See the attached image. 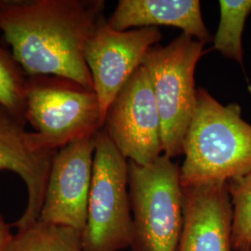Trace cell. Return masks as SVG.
<instances>
[{
  "mask_svg": "<svg viewBox=\"0 0 251 251\" xmlns=\"http://www.w3.org/2000/svg\"><path fill=\"white\" fill-rule=\"evenodd\" d=\"M102 0H0V31L27 75H55L94 90L84 57Z\"/></svg>",
  "mask_w": 251,
  "mask_h": 251,
  "instance_id": "obj_1",
  "label": "cell"
},
{
  "mask_svg": "<svg viewBox=\"0 0 251 251\" xmlns=\"http://www.w3.org/2000/svg\"><path fill=\"white\" fill-rule=\"evenodd\" d=\"M182 187L229 182L251 171V125L236 103L223 105L198 88L183 143Z\"/></svg>",
  "mask_w": 251,
  "mask_h": 251,
  "instance_id": "obj_2",
  "label": "cell"
},
{
  "mask_svg": "<svg viewBox=\"0 0 251 251\" xmlns=\"http://www.w3.org/2000/svg\"><path fill=\"white\" fill-rule=\"evenodd\" d=\"M162 154L148 165L128 161L134 251H178L183 227L179 167Z\"/></svg>",
  "mask_w": 251,
  "mask_h": 251,
  "instance_id": "obj_3",
  "label": "cell"
},
{
  "mask_svg": "<svg viewBox=\"0 0 251 251\" xmlns=\"http://www.w3.org/2000/svg\"><path fill=\"white\" fill-rule=\"evenodd\" d=\"M25 118L37 144L54 152L103 127L95 91L55 75H28Z\"/></svg>",
  "mask_w": 251,
  "mask_h": 251,
  "instance_id": "obj_4",
  "label": "cell"
},
{
  "mask_svg": "<svg viewBox=\"0 0 251 251\" xmlns=\"http://www.w3.org/2000/svg\"><path fill=\"white\" fill-rule=\"evenodd\" d=\"M205 44L181 34L167 46L154 45L142 65L147 70L161 119L164 154H183V143L196 105L195 72Z\"/></svg>",
  "mask_w": 251,
  "mask_h": 251,
  "instance_id": "obj_5",
  "label": "cell"
},
{
  "mask_svg": "<svg viewBox=\"0 0 251 251\" xmlns=\"http://www.w3.org/2000/svg\"><path fill=\"white\" fill-rule=\"evenodd\" d=\"M128 192V161L106 131L96 134L88 215L81 241L84 251H121L133 244Z\"/></svg>",
  "mask_w": 251,
  "mask_h": 251,
  "instance_id": "obj_6",
  "label": "cell"
},
{
  "mask_svg": "<svg viewBox=\"0 0 251 251\" xmlns=\"http://www.w3.org/2000/svg\"><path fill=\"white\" fill-rule=\"evenodd\" d=\"M102 128L128 161L148 165L164 154L161 119L144 65L132 74L108 107Z\"/></svg>",
  "mask_w": 251,
  "mask_h": 251,
  "instance_id": "obj_7",
  "label": "cell"
},
{
  "mask_svg": "<svg viewBox=\"0 0 251 251\" xmlns=\"http://www.w3.org/2000/svg\"><path fill=\"white\" fill-rule=\"evenodd\" d=\"M157 27L117 31L103 18L84 50L93 89L103 119L107 109L132 74L142 65L145 54L161 40Z\"/></svg>",
  "mask_w": 251,
  "mask_h": 251,
  "instance_id": "obj_8",
  "label": "cell"
},
{
  "mask_svg": "<svg viewBox=\"0 0 251 251\" xmlns=\"http://www.w3.org/2000/svg\"><path fill=\"white\" fill-rule=\"evenodd\" d=\"M96 135L55 152L37 221L82 233L88 215Z\"/></svg>",
  "mask_w": 251,
  "mask_h": 251,
  "instance_id": "obj_9",
  "label": "cell"
},
{
  "mask_svg": "<svg viewBox=\"0 0 251 251\" xmlns=\"http://www.w3.org/2000/svg\"><path fill=\"white\" fill-rule=\"evenodd\" d=\"M24 117L0 104V171L17 174L25 184L26 207L14 224L18 231L36 223L45 198L54 151L37 144L33 131H28Z\"/></svg>",
  "mask_w": 251,
  "mask_h": 251,
  "instance_id": "obj_10",
  "label": "cell"
},
{
  "mask_svg": "<svg viewBox=\"0 0 251 251\" xmlns=\"http://www.w3.org/2000/svg\"><path fill=\"white\" fill-rule=\"evenodd\" d=\"M183 188V227L178 251H234L228 182Z\"/></svg>",
  "mask_w": 251,
  "mask_h": 251,
  "instance_id": "obj_11",
  "label": "cell"
},
{
  "mask_svg": "<svg viewBox=\"0 0 251 251\" xmlns=\"http://www.w3.org/2000/svg\"><path fill=\"white\" fill-rule=\"evenodd\" d=\"M107 24L117 31L177 27L206 44L213 37L203 21L198 0H120Z\"/></svg>",
  "mask_w": 251,
  "mask_h": 251,
  "instance_id": "obj_12",
  "label": "cell"
},
{
  "mask_svg": "<svg viewBox=\"0 0 251 251\" xmlns=\"http://www.w3.org/2000/svg\"><path fill=\"white\" fill-rule=\"evenodd\" d=\"M10 251H84L80 232L36 221L17 232Z\"/></svg>",
  "mask_w": 251,
  "mask_h": 251,
  "instance_id": "obj_13",
  "label": "cell"
},
{
  "mask_svg": "<svg viewBox=\"0 0 251 251\" xmlns=\"http://www.w3.org/2000/svg\"><path fill=\"white\" fill-rule=\"evenodd\" d=\"M219 3L221 19L213 49L242 65L243 31L251 13V0H221Z\"/></svg>",
  "mask_w": 251,
  "mask_h": 251,
  "instance_id": "obj_14",
  "label": "cell"
},
{
  "mask_svg": "<svg viewBox=\"0 0 251 251\" xmlns=\"http://www.w3.org/2000/svg\"><path fill=\"white\" fill-rule=\"evenodd\" d=\"M27 77L11 51L0 45V104L24 118Z\"/></svg>",
  "mask_w": 251,
  "mask_h": 251,
  "instance_id": "obj_15",
  "label": "cell"
},
{
  "mask_svg": "<svg viewBox=\"0 0 251 251\" xmlns=\"http://www.w3.org/2000/svg\"><path fill=\"white\" fill-rule=\"evenodd\" d=\"M233 208L232 239L234 251L251 245V171L228 182Z\"/></svg>",
  "mask_w": 251,
  "mask_h": 251,
  "instance_id": "obj_16",
  "label": "cell"
},
{
  "mask_svg": "<svg viewBox=\"0 0 251 251\" xmlns=\"http://www.w3.org/2000/svg\"><path fill=\"white\" fill-rule=\"evenodd\" d=\"M14 236L10 232L9 225L0 214V251H10Z\"/></svg>",
  "mask_w": 251,
  "mask_h": 251,
  "instance_id": "obj_17",
  "label": "cell"
},
{
  "mask_svg": "<svg viewBox=\"0 0 251 251\" xmlns=\"http://www.w3.org/2000/svg\"><path fill=\"white\" fill-rule=\"evenodd\" d=\"M251 251V246H249L248 248H246L245 250H243V251Z\"/></svg>",
  "mask_w": 251,
  "mask_h": 251,
  "instance_id": "obj_18",
  "label": "cell"
}]
</instances>
